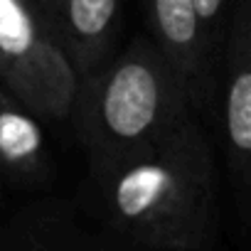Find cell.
<instances>
[{
    "label": "cell",
    "mask_w": 251,
    "mask_h": 251,
    "mask_svg": "<svg viewBox=\"0 0 251 251\" xmlns=\"http://www.w3.org/2000/svg\"><path fill=\"white\" fill-rule=\"evenodd\" d=\"M148 37L180 74L192 108H200L214 94V57L195 0H141Z\"/></svg>",
    "instance_id": "277c9868"
},
{
    "label": "cell",
    "mask_w": 251,
    "mask_h": 251,
    "mask_svg": "<svg viewBox=\"0 0 251 251\" xmlns=\"http://www.w3.org/2000/svg\"><path fill=\"white\" fill-rule=\"evenodd\" d=\"M89 177L106 226L133 246L197 251L217 236L219 177L195 108Z\"/></svg>",
    "instance_id": "6da1fadb"
},
{
    "label": "cell",
    "mask_w": 251,
    "mask_h": 251,
    "mask_svg": "<svg viewBox=\"0 0 251 251\" xmlns=\"http://www.w3.org/2000/svg\"><path fill=\"white\" fill-rule=\"evenodd\" d=\"M224 86V141L226 163L236 185L241 209L251 185V13L249 0H239L226 37Z\"/></svg>",
    "instance_id": "5b68a950"
},
{
    "label": "cell",
    "mask_w": 251,
    "mask_h": 251,
    "mask_svg": "<svg viewBox=\"0 0 251 251\" xmlns=\"http://www.w3.org/2000/svg\"><path fill=\"white\" fill-rule=\"evenodd\" d=\"M76 76L99 67L121 27V0H40Z\"/></svg>",
    "instance_id": "8992f818"
},
{
    "label": "cell",
    "mask_w": 251,
    "mask_h": 251,
    "mask_svg": "<svg viewBox=\"0 0 251 251\" xmlns=\"http://www.w3.org/2000/svg\"><path fill=\"white\" fill-rule=\"evenodd\" d=\"M192 111L190 94L148 35L76 79L69 118L89 170L131 153Z\"/></svg>",
    "instance_id": "7a4b0ae2"
},
{
    "label": "cell",
    "mask_w": 251,
    "mask_h": 251,
    "mask_svg": "<svg viewBox=\"0 0 251 251\" xmlns=\"http://www.w3.org/2000/svg\"><path fill=\"white\" fill-rule=\"evenodd\" d=\"M76 72L40 0H0V84L37 118H69Z\"/></svg>",
    "instance_id": "3957f363"
},
{
    "label": "cell",
    "mask_w": 251,
    "mask_h": 251,
    "mask_svg": "<svg viewBox=\"0 0 251 251\" xmlns=\"http://www.w3.org/2000/svg\"><path fill=\"white\" fill-rule=\"evenodd\" d=\"M197 15L202 20V27L219 52V40H222V27H224V10H226V0H195Z\"/></svg>",
    "instance_id": "ba28073f"
},
{
    "label": "cell",
    "mask_w": 251,
    "mask_h": 251,
    "mask_svg": "<svg viewBox=\"0 0 251 251\" xmlns=\"http://www.w3.org/2000/svg\"><path fill=\"white\" fill-rule=\"evenodd\" d=\"M0 173L18 185H42L52 177L40 118L0 84Z\"/></svg>",
    "instance_id": "52a82bcc"
}]
</instances>
